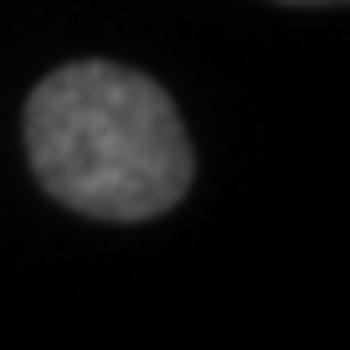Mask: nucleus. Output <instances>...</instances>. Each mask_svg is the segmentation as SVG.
Segmentation results:
<instances>
[{
	"label": "nucleus",
	"mask_w": 350,
	"mask_h": 350,
	"mask_svg": "<svg viewBox=\"0 0 350 350\" xmlns=\"http://www.w3.org/2000/svg\"><path fill=\"white\" fill-rule=\"evenodd\" d=\"M284 5H340V0H284Z\"/></svg>",
	"instance_id": "f03ea898"
},
{
	"label": "nucleus",
	"mask_w": 350,
	"mask_h": 350,
	"mask_svg": "<svg viewBox=\"0 0 350 350\" xmlns=\"http://www.w3.org/2000/svg\"><path fill=\"white\" fill-rule=\"evenodd\" d=\"M26 154L62 206L98 221H150L196 175L186 124L154 77L119 62H67L26 98Z\"/></svg>",
	"instance_id": "f257e3e1"
}]
</instances>
